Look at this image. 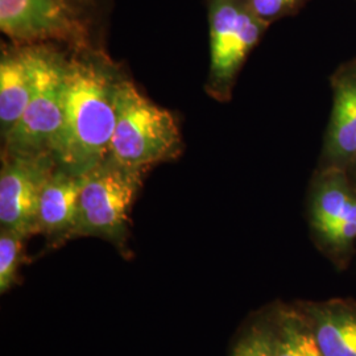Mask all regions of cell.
<instances>
[{
	"label": "cell",
	"instance_id": "6da1fadb",
	"mask_svg": "<svg viewBox=\"0 0 356 356\" xmlns=\"http://www.w3.org/2000/svg\"><path fill=\"white\" fill-rule=\"evenodd\" d=\"M127 72L107 51H69L63 124L53 145L58 165L83 176L110 154L116 91Z\"/></svg>",
	"mask_w": 356,
	"mask_h": 356
},
{
	"label": "cell",
	"instance_id": "7a4b0ae2",
	"mask_svg": "<svg viewBox=\"0 0 356 356\" xmlns=\"http://www.w3.org/2000/svg\"><path fill=\"white\" fill-rule=\"evenodd\" d=\"M115 0H0V31L16 44L107 51Z\"/></svg>",
	"mask_w": 356,
	"mask_h": 356
},
{
	"label": "cell",
	"instance_id": "3957f363",
	"mask_svg": "<svg viewBox=\"0 0 356 356\" xmlns=\"http://www.w3.org/2000/svg\"><path fill=\"white\" fill-rule=\"evenodd\" d=\"M184 148L176 116L145 97L131 76H123L116 91L110 156L122 164L151 170L177 160Z\"/></svg>",
	"mask_w": 356,
	"mask_h": 356
},
{
	"label": "cell",
	"instance_id": "277c9868",
	"mask_svg": "<svg viewBox=\"0 0 356 356\" xmlns=\"http://www.w3.org/2000/svg\"><path fill=\"white\" fill-rule=\"evenodd\" d=\"M148 172L122 164L110 154L86 172L82 176L74 239L101 238L126 252L129 214Z\"/></svg>",
	"mask_w": 356,
	"mask_h": 356
},
{
	"label": "cell",
	"instance_id": "5b68a950",
	"mask_svg": "<svg viewBox=\"0 0 356 356\" xmlns=\"http://www.w3.org/2000/svg\"><path fill=\"white\" fill-rule=\"evenodd\" d=\"M32 90L11 135L1 143L4 154L53 153L63 124L65 66L69 51L56 44H29Z\"/></svg>",
	"mask_w": 356,
	"mask_h": 356
},
{
	"label": "cell",
	"instance_id": "8992f818",
	"mask_svg": "<svg viewBox=\"0 0 356 356\" xmlns=\"http://www.w3.org/2000/svg\"><path fill=\"white\" fill-rule=\"evenodd\" d=\"M204 4L210 40L204 91L216 102H229L243 65L269 26L256 16L250 0H204Z\"/></svg>",
	"mask_w": 356,
	"mask_h": 356
},
{
	"label": "cell",
	"instance_id": "52a82bcc",
	"mask_svg": "<svg viewBox=\"0 0 356 356\" xmlns=\"http://www.w3.org/2000/svg\"><path fill=\"white\" fill-rule=\"evenodd\" d=\"M58 163L51 152L4 154L0 169V229L26 239L38 234L40 197Z\"/></svg>",
	"mask_w": 356,
	"mask_h": 356
},
{
	"label": "cell",
	"instance_id": "ba28073f",
	"mask_svg": "<svg viewBox=\"0 0 356 356\" xmlns=\"http://www.w3.org/2000/svg\"><path fill=\"white\" fill-rule=\"evenodd\" d=\"M332 113L325 138L321 168L347 169L356 154V60L331 76Z\"/></svg>",
	"mask_w": 356,
	"mask_h": 356
},
{
	"label": "cell",
	"instance_id": "9c48e42d",
	"mask_svg": "<svg viewBox=\"0 0 356 356\" xmlns=\"http://www.w3.org/2000/svg\"><path fill=\"white\" fill-rule=\"evenodd\" d=\"M82 176L58 165L45 184L38 204V234L45 236L49 247H58L74 239Z\"/></svg>",
	"mask_w": 356,
	"mask_h": 356
},
{
	"label": "cell",
	"instance_id": "30bf717a",
	"mask_svg": "<svg viewBox=\"0 0 356 356\" xmlns=\"http://www.w3.org/2000/svg\"><path fill=\"white\" fill-rule=\"evenodd\" d=\"M32 90L31 47L13 41L0 49V136L6 140L26 111Z\"/></svg>",
	"mask_w": 356,
	"mask_h": 356
},
{
	"label": "cell",
	"instance_id": "8fae6325",
	"mask_svg": "<svg viewBox=\"0 0 356 356\" xmlns=\"http://www.w3.org/2000/svg\"><path fill=\"white\" fill-rule=\"evenodd\" d=\"M342 220H356V195L347 169L321 168L312 198V225L322 234Z\"/></svg>",
	"mask_w": 356,
	"mask_h": 356
},
{
	"label": "cell",
	"instance_id": "7c38bea8",
	"mask_svg": "<svg viewBox=\"0 0 356 356\" xmlns=\"http://www.w3.org/2000/svg\"><path fill=\"white\" fill-rule=\"evenodd\" d=\"M309 323L323 356H356V305L326 302L307 309Z\"/></svg>",
	"mask_w": 356,
	"mask_h": 356
},
{
	"label": "cell",
	"instance_id": "4fadbf2b",
	"mask_svg": "<svg viewBox=\"0 0 356 356\" xmlns=\"http://www.w3.org/2000/svg\"><path fill=\"white\" fill-rule=\"evenodd\" d=\"M276 356H323L309 321L286 314L275 332Z\"/></svg>",
	"mask_w": 356,
	"mask_h": 356
},
{
	"label": "cell",
	"instance_id": "5bb4252c",
	"mask_svg": "<svg viewBox=\"0 0 356 356\" xmlns=\"http://www.w3.org/2000/svg\"><path fill=\"white\" fill-rule=\"evenodd\" d=\"M26 238L10 229H0V292H8L17 280Z\"/></svg>",
	"mask_w": 356,
	"mask_h": 356
},
{
	"label": "cell",
	"instance_id": "9a60e30c",
	"mask_svg": "<svg viewBox=\"0 0 356 356\" xmlns=\"http://www.w3.org/2000/svg\"><path fill=\"white\" fill-rule=\"evenodd\" d=\"M310 0H250L256 16L268 26L300 13Z\"/></svg>",
	"mask_w": 356,
	"mask_h": 356
},
{
	"label": "cell",
	"instance_id": "2e32d148",
	"mask_svg": "<svg viewBox=\"0 0 356 356\" xmlns=\"http://www.w3.org/2000/svg\"><path fill=\"white\" fill-rule=\"evenodd\" d=\"M232 356H276L275 332L261 327L250 331L235 347Z\"/></svg>",
	"mask_w": 356,
	"mask_h": 356
},
{
	"label": "cell",
	"instance_id": "e0dca14e",
	"mask_svg": "<svg viewBox=\"0 0 356 356\" xmlns=\"http://www.w3.org/2000/svg\"><path fill=\"white\" fill-rule=\"evenodd\" d=\"M347 172H351L353 175H355L356 176V154L355 157L353 159V161L350 163V165L347 168Z\"/></svg>",
	"mask_w": 356,
	"mask_h": 356
}]
</instances>
